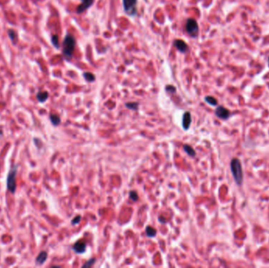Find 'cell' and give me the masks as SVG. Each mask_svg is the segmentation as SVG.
Masks as SVG:
<instances>
[{
  "label": "cell",
  "instance_id": "cell-14",
  "mask_svg": "<svg viewBox=\"0 0 269 268\" xmlns=\"http://www.w3.org/2000/svg\"><path fill=\"white\" fill-rule=\"evenodd\" d=\"M183 149H184L185 152H186L189 156H191V157H195L196 152H195V150L194 149V148H193L191 145H188V144H185V145H183Z\"/></svg>",
  "mask_w": 269,
  "mask_h": 268
},
{
  "label": "cell",
  "instance_id": "cell-15",
  "mask_svg": "<svg viewBox=\"0 0 269 268\" xmlns=\"http://www.w3.org/2000/svg\"><path fill=\"white\" fill-rule=\"evenodd\" d=\"M146 234L147 235V237H153L157 235V230L153 227L148 226V227H146Z\"/></svg>",
  "mask_w": 269,
  "mask_h": 268
},
{
  "label": "cell",
  "instance_id": "cell-17",
  "mask_svg": "<svg viewBox=\"0 0 269 268\" xmlns=\"http://www.w3.org/2000/svg\"><path fill=\"white\" fill-rule=\"evenodd\" d=\"M205 101L208 104H209L210 106H217V104H218L217 100H216L214 97H212V96H206V97L205 98Z\"/></svg>",
  "mask_w": 269,
  "mask_h": 268
},
{
  "label": "cell",
  "instance_id": "cell-2",
  "mask_svg": "<svg viewBox=\"0 0 269 268\" xmlns=\"http://www.w3.org/2000/svg\"><path fill=\"white\" fill-rule=\"evenodd\" d=\"M231 172L238 186H242L243 182V172L241 161L238 158H233L230 163Z\"/></svg>",
  "mask_w": 269,
  "mask_h": 268
},
{
  "label": "cell",
  "instance_id": "cell-10",
  "mask_svg": "<svg viewBox=\"0 0 269 268\" xmlns=\"http://www.w3.org/2000/svg\"><path fill=\"white\" fill-rule=\"evenodd\" d=\"M191 121H192V119H191V115L189 112H185L183 115V119H182V124H183V128L185 131H187V130L190 128V126L191 124Z\"/></svg>",
  "mask_w": 269,
  "mask_h": 268
},
{
  "label": "cell",
  "instance_id": "cell-25",
  "mask_svg": "<svg viewBox=\"0 0 269 268\" xmlns=\"http://www.w3.org/2000/svg\"><path fill=\"white\" fill-rule=\"evenodd\" d=\"M159 221L161 222V223H165L166 222V220L165 219V218L163 216H159Z\"/></svg>",
  "mask_w": 269,
  "mask_h": 268
},
{
  "label": "cell",
  "instance_id": "cell-11",
  "mask_svg": "<svg viewBox=\"0 0 269 268\" xmlns=\"http://www.w3.org/2000/svg\"><path fill=\"white\" fill-rule=\"evenodd\" d=\"M47 257H48V254H47V252L46 251H41L37 256V257L35 258V265H37V266L43 265L47 260Z\"/></svg>",
  "mask_w": 269,
  "mask_h": 268
},
{
  "label": "cell",
  "instance_id": "cell-3",
  "mask_svg": "<svg viewBox=\"0 0 269 268\" xmlns=\"http://www.w3.org/2000/svg\"><path fill=\"white\" fill-rule=\"evenodd\" d=\"M18 165H14L11 167L10 172L8 173L7 178H6V187L7 190L10 191L12 194H14L17 190V175H18Z\"/></svg>",
  "mask_w": 269,
  "mask_h": 268
},
{
  "label": "cell",
  "instance_id": "cell-23",
  "mask_svg": "<svg viewBox=\"0 0 269 268\" xmlns=\"http://www.w3.org/2000/svg\"><path fill=\"white\" fill-rule=\"evenodd\" d=\"M165 90L169 93V94H175L176 92V88L172 85H167L165 87Z\"/></svg>",
  "mask_w": 269,
  "mask_h": 268
},
{
  "label": "cell",
  "instance_id": "cell-1",
  "mask_svg": "<svg viewBox=\"0 0 269 268\" xmlns=\"http://www.w3.org/2000/svg\"><path fill=\"white\" fill-rule=\"evenodd\" d=\"M76 48V39L74 36L70 34H67L63 40L62 54L65 60L70 61L73 58V53Z\"/></svg>",
  "mask_w": 269,
  "mask_h": 268
},
{
  "label": "cell",
  "instance_id": "cell-22",
  "mask_svg": "<svg viewBox=\"0 0 269 268\" xmlns=\"http://www.w3.org/2000/svg\"><path fill=\"white\" fill-rule=\"evenodd\" d=\"M129 198L133 201H137L138 199H139V195H138L137 192L134 191V190H131L129 193Z\"/></svg>",
  "mask_w": 269,
  "mask_h": 268
},
{
  "label": "cell",
  "instance_id": "cell-4",
  "mask_svg": "<svg viewBox=\"0 0 269 268\" xmlns=\"http://www.w3.org/2000/svg\"><path fill=\"white\" fill-rule=\"evenodd\" d=\"M124 10L130 17H135L137 14L138 0H122Z\"/></svg>",
  "mask_w": 269,
  "mask_h": 268
},
{
  "label": "cell",
  "instance_id": "cell-18",
  "mask_svg": "<svg viewBox=\"0 0 269 268\" xmlns=\"http://www.w3.org/2000/svg\"><path fill=\"white\" fill-rule=\"evenodd\" d=\"M83 76H84V78L86 80V81L89 83H92L95 80V76L91 73H87H87H84Z\"/></svg>",
  "mask_w": 269,
  "mask_h": 268
},
{
  "label": "cell",
  "instance_id": "cell-12",
  "mask_svg": "<svg viewBox=\"0 0 269 268\" xmlns=\"http://www.w3.org/2000/svg\"><path fill=\"white\" fill-rule=\"evenodd\" d=\"M49 98V94L47 91H39L36 94V98H37L38 102L40 103L45 102Z\"/></svg>",
  "mask_w": 269,
  "mask_h": 268
},
{
  "label": "cell",
  "instance_id": "cell-13",
  "mask_svg": "<svg viewBox=\"0 0 269 268\" xmlns=\"http://www.w3.org/2000/svg\"><path fill=\"white\" fill-rule=\"evenodd\" d=\"M49 118H50V120H51V123H52L54 126H55V127L58 126L61 122V118H60V116H59L58 115H57V114H54V113L50 114Z\"/></svg>",
  "mask_w": 269,
  "mask_h": 268
},
{
  "label": "cell",
  "instance_id": "cell-8",
  "mask_svg": "<svg viewBox=\"0 0 269 268\" xmlns=\"http://www.w3.org/2000/svg\"><path fill=\"white\" fill-rule=\"evenodd\" d=\"M174 46L180 53H187L189 50L188 45L182 39H176L174 41Z\"/></svg>",
  "mask_w": 269,
  "mask_h": 268
},
{
  "label": "cell",
  "instance_id": "cell-6",
  "mask_svg": "<svg viewBox=\"0 0 269 268\" xmlns=\"http://www.w3.org/2000/svg\"><path fill=\"white\" fill-rule=\"evenodd\" d=\"M215 114L220 119L226 120V119H229L231 113V112L227 108L224 107L222 106H220L216 108V110H215Z\"/></svg>",
  "mask_w": 269,
  "mask_h": 268
},
{
  "label": "cell",
  "instance_id": "cell-16",
  "mask_svg": "<svg viewBox=\"0 0 269 268\" xmlns=\"http://www.w3.org/2000/svg\"><path fill=\"white\" fill-rule=\"evenodd\" d=\"M8 35L10 39H11V41L15 44L17 42H18V34L14 31V29H9L8 30Z\"/></svg>",
  "mask_w": 269,
  "mask_h": 268
},
{
  "label": "cell",
  "instance_id": "cell-26",
  "mask_svg": "<svg viewBox=\"0 0 269 268\" xmlns=\"http://www.w3.org/2000/svg\"><path fill=\"white\" fill-rule=\"evenodd\" d=\"M267 64H268V67H269V57H268V59H267Z\"/></svg>",
  "mask_w": 269,
  "mask_h": 268
},
{
  "label": "cell",
  "instance_id": "cell-5",
  "mask_svg": "<svg viewBox=\"0 0 269 268\" xmlns=\"http://www.w3.org/2000/svg\"><path fill=\"white\" fill-rule=\"evenodd\" d=\"M186 30H187V33L192 38L198 37L199 27L196 20L193 19V18H188L186 22Z\"/></svg>",
  "mask_w": 269,
  "mask_h": 268
},
{
  "label": "cell",
  "instance_id": "cell-9",
  "mask_svg": "<svg viewBox=\"0 0 269 268\" xmlns=\"http://www.w3.org/2000/svg\"><path fill=\"white\" fill-rule=\"evenodd\" d=\"M87 244L85 241H78L73 246V250L77 254H82L86 251Z\"/></svg>",
  "mask_w": 269,
  "mask_h": 268
},
{
  "label": "cell",
  "instance_id": "cell-20",
  "mask_svg": "<svg viewBox=\"0 0 269 268\" xmlns=\"http://www.w3.org/2000/svg\"><path fill=\"white\" fill-rule=\"evenodd\" d=\"M51 43L55 48L58 49L60 46H59V39L57 35H53L51 36Z\"/></svg>",
  "mask_w": 269,
  "mask_h": 268
},
{
  "label": "cell",
  "instance_id": "cell-19",
  "mask_svg": "<svg viewBox=\"0 0 269 268\" xmlns=\"http://www.w3.org/2000/svg\"><path fill=\"white\" fill-rule=\"evenodd\" d=\"M125 106L129 109L136 111L139 109V103L138 102H127L125 104Z\"/></svg>",
  "mask_w": 269,
  "mask_h": 268
},
{
  "label": "cell",
  "instance_id": "cell-21",
  "mask_svg": "<svg viewBox=\"0 0 269 268\" xmlns=\"http://www.w3.org/2000/svg\"><path fill=\"white\" fill-rule=\"evenodd\" d=\"M95 261H96L95 258H90V260H87L86 263H85L83 265L82 267L83 268L90 267V266H92L94 264V263H95Z\"/></svg>",
  "mask_w": 269,
  "mask_h": 268
},
{
  "label": "cell",
  "instance_id": "cell-24",
  "mask_svg": "<svg viewBox=\"0 0 269 268\" xmlns=\"http://www.w3.org/2000/svg\"><path fill=\"white\" fill-rule=\"evenodd\" d=\"M81 221V215H77L74 219L71 221V223L73 224V225H77V224H79V223H80Z\"/></svg>",
  "mask_w": 269,
  "mask_h": 268
},
{
  "label": "cell",
  "instance_id": "cell-7",
  "mask_svg": "<svg viewBox=\"0 0 269 268\" xmlns=\"http://www.w3.org/2000/svg\"><path fill=\"white\" fill-rule=\"evenodd\" d=\"M94 0H81V4L77 8V14H82L83 12L90 8L94 3Z\"/></svg>",
  "mask_w": 269,
  "mask_h": 268
}]
</instances>
